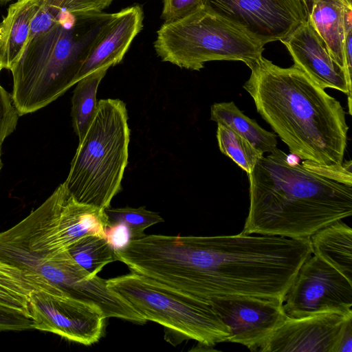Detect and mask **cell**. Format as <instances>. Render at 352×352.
<instances>
[{
  "mask_svg": "<svg viewBox=\"0 0 352 352\" xmlns=\"http://www.w3.org/2000/svg\"><path fill=\"white\" fill-rule=\"evenodd\" d=\"M309 239L312 254L352 282V229L340 220L320 229Z\"/></svg>",
  "mask_w": 352,
  "mask_h": 352,
  "instance_id": "18",
  "label": "cell"
},
{
  "mask_svg": "<svg viewBox=\"0 0 352 352\" xmlns=\"http://www.w3.org/2000/svg\"><path fill=\"white\" fill-rule=\"evenodd\" d=\"M311 254L309 239L241 232L144 234L133 242L131 266L136 274L207 300L241 296L283 301L300 267Z\"/></svg>",
  "mask_w": 352,
  "mask_h": 352,
  "instance_id": "1",
  "label": "cell"
},
{
  "mask_svg": "<svg viewBox=\"0 0 352 352\" xmlns=\"http://www.w3.org/2000/svg\"><path fill=\"white\" fill-rule=\"evenodd\" d=\"M204 0H163L161 19L170 21L182 18L204 6Z\"/></svg>",
  "mask_w": 352,
  "mask_h": 352,
  "instance_id": "29",
  "label": "cell"
},
{
  "mask_svg": "<svg viewBox=\"0 0 352 352\" xmlns=\"http://www.w3.org/2000/svg\"><path fill=\"white\" fill-rule=\"evenodd\" d=\"M351 316L352 311L287 317L258 351L333 352L339 332Z\"/></svg>",
  "mask_w": 352,
  "mask_h": 352,
  "instance_id": "13",
  "label": "cell"
},
{
  "mask_svg": "<svg viewBox=\"0 0 352 352\" xmlns=\"http://www.w3.org/2000/svg\"><path fill=\"white\" fill-rule=\"evenodd\" d=\"M128 118L126 104L121 100L98 102L63 182L78 202L104 210L122 190L130 142Z\"/></svg>",
  "mask_w": 352,
  "mask_h": 352,
  "instance_id": "5",
  "label": "cell"
},
{
  "mask_svg": "<svg viewBox=\"0 0 352 352\" xmlns=\"http://www.w3.org/2000/svg\"><path fill=\"white\" fill-rule=\"evenodd\" d=\"M29 312L33 329L53 333L86 346L97 342L102 337L106 319L96 305L64 292H32Z\"/></svg>",
  "mask_w": 352,
  "mask_h": 352,
  "instance_id": "10",
  "label": "cell"
},
{
  "mask_svg": "<svg viewBox=\"0 0 352 352\" xmlns=\"http://www.w3.org/2000/svg\"><path fill=\"white\" fill-rule=\"evenodd\" d=\"M264 46L244 28L205 6L182 18L165 21L154 42L162 61L195 71L212 60L241 61L250 69L262 56Z\"/></svg>",
  "mask_w": 352,
  "mask_h": 352,
  "instance_id": "6",
  "label": "cell"
},
{
  "mask_svg": "<svg viewBox=\"0 0 352 352\" xmlns=\"http://www.w3.org/2000/svg\"><path fill=\"white\" fill-rule=\"evenodd\" d=\"M40 4V0H18L8 7L0 23V72L3 69L10 70L21 58Z\"/></svg>",
  "mask_w": 352,
  "mask_h": 352,
  "instance_id": "16",
  "label": "cell"
},
{
  "mask_svg": "<svg viewBox=\"0 0 352 352\" xmlns=\"http://www.w3.org/2000/svg\"><path fill=\"white\" fill-rule=\"evenodd\" d=\"M33 329L32 320L0 302V331Z\"/></svg>",
  "mask_w": 352,
  "mask_h": 352,
  "instance_id": "30",
  "label": "cell"
},
{
  "mask_svg": "<svg viewBox=\"0 0 352 352\" xmlns=\"http://www.w3.org/2000/svg\"><path fill=\"white\" fill-rule=\"evenodd\" d=\"M60 14V12L41 1L40 6L30 23L28 41L50 30L58 21Z\"/></svg>",
  "mask_w": 352,
  "mask_h": 352,
  "instance_id": "28",
  "label": "cell"
},
{
  "mask_svg": "<svg viewBox=\"0 0 352 352\" xmlns=\"http://www.w3.org/2000/svg\"><path fill=\"white\" fill-rule=\"evenodd\" d=\"M99 68L79 80L72 99V124L80 141L91 122L97 108L96 94L98 86L109 69Z\"/></svg>",
  "mask_w": 352,
  "mask_h": 352,
  "instance_id": "21",
  "label": "cell"
},
{
  "mask_svg": "<svg viewBox=\"0 0 352 352\" xmlns=\"http://www.w3.org/2000/svg\"><path fill=\"white\" fill-rule=\"evenodd\" d=\"M298 1H299L300 4L301 6L305 18L307 21L316 0H298Z\"/></svg>",
  "mask_w": 352,
  "mask_h": 352,
  "instance_id": "34",
  "label": "cell"
},
{
  "mask_svg": "<svg viewBox=\"0 0 352 352\" xmlns=\"http://www.w3.org/2000/svg\"><path fill=\"white\" fill-rule=\"evenodd\" d=\"M12 0H0V5L2 6V5H4V4H6L7 3L11 1Z\"/></svg>",
  "mask_w": 352,
  "mask_h": 352,
  "instance_id": "36",
  "label": "cell"
},
{
  "mask_svg": "<svg viewBox=\"0 0 352 352\" xmlns=\"http://www.w3.org/2000/svg\"><path fill=\"white\" fill-rule=\"evenodd\" d=\"M143 19L142 8L137 4L113 13L94 41L77 75L76 83L99 68L119 64L142 30Z\"/></svg>",
  "mask_w": 352,
  "mask_h": 352,
  "instance_id": "15",
  "label": "cell"
},
{
  "mask_svg": "<svg viewBox=\"0 0 352 352\" xmlns=\"http://www.w3.org/2000/svg\"><path fill=\"white\" fill-rule=\"evenodd\" d=\"M352 351V316L344 322L338 336L333 352Z\"/></svg>",
  "mask_w": 352,
  "mask_h": 352,
  "instance_id": "33",
  "label": "cell"
},
{
  "mask_svg": "<svg viewBox=\"0 0 352 352\" xmlns=\"http://www.w3.org/2000/svg\"><path fill=\"white\" fill-rule=\"evenodd\" d=\"M67 251L92 277L97 276L107 264L118 261L116 251L106 237L98 234L81 237Z\"/></svg>",
  "mask_w": 352,
  "mask_h": 352,
  "instance_id": "22",
  "label": "cell"
},
{
  "mask_svg": "<svg viewBox=\"0 0 352 352\" xmlns=\"http://www.w3.org/2000/svg\"><path fill=\"white\" fill-rule=\"evenodd\" d=\"M302 165L322 177L352 186V162L351 160L335 165H321L303 160Z\"/></svg>",
  "mask_w": 352,
  "mask_h": 352,
  "instance_id": "26",
  "label": "cell"
},
{
  "mask_svg": "<svg viewBox=\"0 0 352 352\" xmlns=\"http://www.w3.org/2000/svg\"><path fill=\"white\" fill-rule=\"evenodd\" d=\"M248 175L250 208L243 234L309 239L352 214V186L291 162L278 148Z\"/></svg>",
  "mask_w": 352,
  "mask_h": 352,
  "instance_id": "3",
  "label": "cell"
},
{
  "mask_svg": "<svg viewBox=\"0 0 352 352\" xmlns=\"http://www.w3.org/2000/svg\"><path fill=\"white\" fill-rule=\"evenodd\" d=\"M3 166L2 160H1V146L0 145V173Z\"/></svg>",
  "mask_w": 352,
  "mask_h": 352,
  "instance_id": "35",
  "label": "cell"
},
{
  "mask_svg": "<svg viewBox=\"0 0 352 352\" xmlns=\"http://www.w3.org/2000/svg\"><path fill=\"white\" fill-rule=\"evenodd\" d=\"M352 0H316L307 19L333 60L349 74L344 56V10Z\"/></svg>",
  "mask_w": 352,
  "mask_h": 352,
  "instance_id": "17",
  "label": "cell"
},
{
  "mask_svg": "<svg viewBox=\"0 0 352 352\" xmlns=\"http://www.w3.org/2000/svg\"><path fill=\"white\" fill-rule=\"evenodd\" d=\"M210 120L226 124L263 153H271L277 148L276 135L244 115L232 101L213 104L210 108Z\"/></svg>",
  "mask_w": 352,
  "mask_h": 352,
  "instance_id": "20",
  "label": "cell"
},
{
  "mask_svg": "<svg viewBox=\"0 0 352 352\" xmlns=\"http://www.w3.org/2000/svg\"><path fill=\"white\" fill-rule=\"evenodd\" d=\"M112 14L60 12L48 32L30 40L10 69L19 116L45 107L76 85L88 52Z\"/></svg>",
  "mask_w": 352,
  "mask_h": 352,
  "instance_id": "4",
  "label": "cell"
},
{
  "mask_svg": "<svg viewBox=\"0 0 352 352\" xmlns=\"http://www.w3.org/2000/svg\"><path fill=\"white\" fill-rule=\"evenodd\" d=\"M217 139L220 151L248 174L263 157L264 153L226 124L217 123Z\"/></svg>",
  "mask_w": 352,
  "mask_h": 352,
  "instance_id": "23",
  "label": "cell"
},
{
  "mask_svg": "<svg viewBox=\"0 0 352 352\" xmlns=\"http://www.w3.org/2000/svg\"><path fill=\"white\" fill-rule=\"evenodd\" d=\"M144 319L155 322L183 339L212 347L226 341L229 330L209 300L134 272L107 280Z\"/></svg>",
  "mask_w": 352,
  "mask_h": 352,
  "instance_id": "7",
  "label": "cell"
},
{
  "mask_svg": "<svg viewBox=\"0 0 352 352\" xmlns=\"http://www.w3.org/2000/svg\"><path fill=\"white\" fill-rule=\"evenodd\" d=\"M287 317L352 311V282L336 268L311 255L301 265L283 300Z\"/></svg>",
  "mask_w": 352,
  "mask_h": 352,
  "instance_id": "9",
  "label": "cell"
},
{
  "mask_svg": "<svg viewBox=\"0 0 352 352\" xmlns=\"http://www.w3.org/2000/svg\"><path fill=\"white\" fill-rule=\"evenodd\" d=\"M344 56L349 74H352V3L344 10Z\"/></svg>",
  "mask_w": 352,
  "mask_h": 352,
  "instance_id": "32",
  "label": "cell"
},
{
  "mask_svg": "<svg viewBox=\"0 0 352 352\" xmlns=\"http://www.w3.org/2000/svg\"><path fill=\"white\" fill-rule=\"evenodd\" d=\"M109 223L124 222L129 228L132 239H138L144 235V230L160 222L164 219L158 213L148 210L144 206L137 208L131 207L111 208L104 209Z\"/></svg>",
  "mask_w": 352,
  "mask_h": 352,
  "instance_id": "24",
  "label": "cell"
},
{
  "mask_svg": "<svg viewBox=\"0 0 352 352\" xmlns=\"http://www.w3.org/2000/svg\"><path fill=\"white\" fill-rule=\"evenodd\" d=\"M280 42L292 56L294 65L316 84L323 89H337L348 96L351 114V79L333 60L309 22H302Z\"/></svg>",
  "mask_w": 352,
  "mask_h": 352,
  "instance_id": "14",
  "label": "cell"
},
{
  "mask_svg": "<svg viewBox=\"0 0 352 352\" xmlns=\"http://www.w3.org/2000/svg\"><path fill=\"white\" fill-rule=\"evenodd\" d=\"M250 69L243 87L291 153L318 164H342L349 126L340 102L294 65L280 67L262 56Z\"/></svg>",
  "mask_w": 352,
  "mask_h": 352,
  "instance_id": "2",
  "label": "cell"
},
{
  "mask_svg": "<svg viewBox=\"0 0 352 352\" xmlns=\"http://www.w3.org/2000/svg\"><path fill=\"white\" fill-rule=\"evenodd\" d=\"M58 12L72 14L101 12L114 0H41Z\"/></svg>",
  "mask_w": 352,
  "mask_h": 352,
  "instance_id": "25",
  "label": "cell"
},
{
  "mask_svg": "<svg viewBox=\"0 0 352 352\" xmlns=\"http://www.w3.org/2000/svg\"><path fill=\"white\" fill-rule=\"evenodd\" d=\"M19 114L10 95L0 85V145L16 129Z\"/></svg>",
  "mask_w": 352,
  "mask_h": 352,
  "instance_id": "27",
  "label": "cell"
},
{
  "mask_svg": "<svg viewBox=\"0 0 352 352\" xmlns=\"http://www.w3.org/2000/svg\"><path fill=\"white\" fill-rule=\"evenodd\" d=\"M228 327L226 342L238 343L258 351L287 317L283 301L255 296L218 297L209 300Z\"/></svg>",
  "mask_w": 352,
  "mask_h": 352,
  "instance_id": "12",
  "label": "cell"
},
{
  "mask_svg": "<svg viewBox=\"0 0 352 352\" xmlns=\"http://www.w3.org/2000/svg\"><path fill=\"white\" fill-rule=\"evenodd\" d=\"M40 290L63 292L36 274L0 262V302L30 318V297Z\"/></svg>",
  "mask_w": 352,
  "mask_h": 352,
  "instance_id": "19",
  "label": "cell"
},
{
  "mask_svg": "<svg viewBox=\"0 0 352 352\" xmlns=\"http://www.w3.org/2000/svg\"><path fill=\"white\" fill-rule=\"evenodd\" d=\"M105 236L115 251L124 249L132 239L131 230L124 222L109 223L105 230Z\"/></svg>",
  "mask_w": 352,
  "mask_h": 352,
  "instance_id": "31",
  "label": "cell"
},
{
  "mask_svg": "<svg viewBox=\"0 0 352 352\" xmlns=\"http://www.w3.org/2000/svg\"><path fill=\"white\" fill-rule=\"evenodd\" d=\"M204 5L264 45L285 38L306 21L298 0H204Z\"/></svg>",
  "mask_w": 352,
  "mask_h": 352,
  "instance_id": "11",
  "label": "cell"
},
{
  "mask_svg": "<svg viewBox=\"0 0 352 352\" xmlns=\"http://www.w3.org/2000/svg\"><path fill=\"white\" fill-rule=\"evenodd\" d=\"M109 225L104 209L78 202L63 183L22 221L0 232V239L52 254L67 250L87 234L106 237Z\"/></svg>",
  "mask_w": 352,
  "mask_h": 352,
  "instance_id": "8",
  "label": "cell"
}]
</instances>
